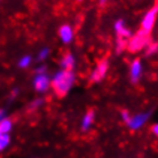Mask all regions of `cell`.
Returning a JSON list of instances; mask_svg holds the SVG:
<instances>
[{
    "label": "cell",
    "instance_id": "1",
    "mask_svg": "<svg viewBox=\"0 0 158 158\" xmlns=\"http://www.w3.org/2000/svg\"><path fill=\"white\" fill-rule=\"evenodd\" d=\"M52 88L54 89L56 95L59 96H65L71 91L76 83V73L73 70H64L60 69L51 77Z\"/></svg>",
    "mask_w": 158,
    "mask_h": 158
},
{
    "label": "cell",
    "instance_id": "2",
    "mask_svg": "<svg viewBox=\"0 0 158 158\" xmlns=\"http://www.w3.org/2000/svg\"><path fill=\"white\" fill-rule=\"evenodd\" d=\"M149 43H150L149 33L143 30H140L134 36L131 37L130 40L127 41V49L132 53H136L139 51L144 49Z\"/></svg>",
    "mask_w": 158,
    "mask_h": 158
},
{
    "label": "cell",
    "instance_id": "3",
    "mask_svg": "<svg viewBox=\"0 0 158 158\" xmlns=\"http://www.w3.org/2000/svg\"><path fill=\"white\" fill-rule=\"evenodd\" d=\"M150 116H151L150 111H143V112H139V114L132 115L131 118L128 119V122L126 123L127 127H128L131 131L141 130L147 123H148Z\"/></svg>",
    "mask_w": 158,
    "mask_h": 158
},
{
    "label": "cell",
    "instance_id": "4",
    "mask_svg": "<svg viewBox=\"0 0 158 158\" xmlns=\"http://www.w3.org/2000/svg\"><path fill=\"white\" fill-rule=\"evenodd\" d=\"M32 86L35 88V91L38 93H46V92L52 87V80L51 76L47 72L45 73H36L32 80Z\"/></svg>",
    "mask_w": 158,
    "mask_h": 158
},
{
    "label": "cell",
    "instance_id": "5",
    "mask_svg": "<svg viewBox=\"0 0 158 158\" xmlns=\"http://www.w3.org/2000/svg\"><path fill=\"white\" fill-rule=\"evenodd\" d=\"M109 70V61L108 60H102L96 64L94 70L92 71L89 76V81L91 83H100L102 81L104 77L107 76V72Z\"/></svg>",
    "mask_w": 158,
    "mask_h": 158
},
{
    "label": "cell",
    "instance_id": "6",
    "mask_svg": "<svg viewBox=\"0 0 158 158\" xmlns=\"http://www.w3.org/2000/svg\"><path fill=\"white\" fill-rule=\"evenodd\" d=\"M157 14H158V4H156L154 7L146 13V15L143 16L142 22H141V30L150 33V31L154 28L156 19H157Z\"/></svg>",
    "mask_w": 158,
    "mask_h": 158
},
{
    "label": "cell",
    "instance_id": "7",
    "mask_svg": "<svg viewBox=\"0 0 158 158\" xmlns=\"http://www.w3.org/2000/svg\"><path fill=\"white\" fill-rule=\"evenodd\" d=\"M143 75V64L140 59H134L130 64V79L131 83L138 84Z\"/></svg>",
    "mask_w": 158,
    "mask_h": 158
},
{
    "label": "cell",
    "instance_id": "8",
    "mask_svg": "<svg viewBox=\"0 0 158 158\" xmlns=\"http://www.w3.org/2000/svg\"><path fill=\"white\" fill-rule=\"evenodd\" d=\"M114 30H115V33L117 38H123V39L128 40L131 37L133 36V33L130 29L127 28L125 21L123 19H119L114 23Z\"/></svg>",
    "mask_w": 158,
    "mask_h": 158
},
{
    "label": "cell",
    "instance_id": "9",
    "mask_svg": "<svg viewBox=\"0 0 158 158\" xmlns=\"http://www.w3.org/2000/svg\"><path fill=\"white\" fill-rule=\"evenodd\" d=\"M59 38L63 44H71L75 38V31L70 24H62L59 29Z\"/></svg>",
    "mask_w": 158,
    "mask_h": 158
},
{
    "label": "cell",
    "instance_id": "10",
    "mask_svg": "<svg viewBox=\"0 0 158 158\" xmlns=\"http://www.w3.org/2000/svg\"><path fill=\"white\" fill-rule=\"evenodd\" d=\"M94 122H95L94 110H88L87 112H85V115L83 116V118L80 120V130H81V132H88L92 128Z\"/></svg>",
    "mask_w": 158,
    "mask_h": 158
},
{
    "label": "cell",
    "instance_id": "11",
    "mask_svg": "<svg viewBox=\"0 0 158 158\" xmlns=\"http://www.w3.org/2000/svg\"><path fill=\"white\" fill-rule=\"evenodd\" d=\"M60 65H61V69H64V70H73V68L76 67V57L71 53H67L62 56V59L60 61Z\"/></svg>",
    "mask_w": 158,
    "mask_h": 158
},
{
    "label": "cell",
    "instance_id": "12",
    "mask_svg": "<svg viewBox=\"0 0 158 158\" xmlns=\"http://www.w3.org/2000/svg\"><path fill=\"white\" fill-rule=\"evenodd\" d=\"M13 130V120L10 118H4L0 122V133H5V134H9L10 131Z\"/></svg>",
    "mask_w": 158,
    "mask_h": 158
},
{
    "label": "cell",
    "instance_id": "13",
    "mask_svg": "<svg viewBox=\"0 0 158 158\" xmlns=\"http://www.w3.org/2000/svg\"><path fill=\"white\" fill-rule=\"evenodd\" d=\"M31 64H32V56L28 55V54L21 56L20 60H19V62H17V65H19V68H21V69H28Z\"/></svg>",
    "mask_w": 158,
    "mask_h": 158
},
{
    "label": "cell",
    "instance_id": "14",
    "mask_svg": "<svg viewBox=\"0 0 158 158\" xmlns=\"http://www.w3.org/2000/svg\"><path fill=\"white\" fill-rule=\"evenodd\" d=\"M10 144V135L0 133V151H4Z\"/></svg>",
    "mask_w": 158,
    "mask_h": 158
},
{
    "label": "cell",
    "instance_id": "15",
    "mask_svg": "<svg viewBox=\"0 0 158 158\" xmlns=\"http://www.w3.org/2000/svg\"><path fill=\"white\" fill-rule=\"evenodd\" d=\"M51 54V49L48 47H43L40 48L38 54H37V61L38 62H45L48 59V56Z\"/></svg>",
    "mask_w": 158,
    "mask_h": 158
},
{
    "label": "cell",
    "instance_id": "16",
    "mask_svg": "<svg viewBox=\"0 0 158 158\" xmlns=\"http://www.w3.org/2000/svg\"><path fill=\"white\" fill-rule=\"evenodd\" d=\"M127 48V40L123 38H117L116 39V53L120 54L123 51H125Z\"/></svg>",
    "mask_w": 158,
    "mask_h": 158
},
{
    "label": "cell",
    "instance_id": "17",
    "mask_svg": "<svg viewBox=\"0 0 158 158\" xmlns=\"http://www.w3.org/2000/svg\"><path fill=\"white\" fill-rule=\"evenodd\" d=\"M146 49V54L148 56L149 55H154L158 52V44L157 43H149L147 45V47L144 48Z\"/></svg>",
    "mask_w": 158,
    "mask_h": 158
},
{
    "label": "cell",
    "instance_id": "18",
    "mask_svg": "<svg viewBox=\"0 0 158 158\" xmlns=\"http://www.w3.org/2000/svg\"><path fill=\"white\" fill-rule=\"evenodd\" d=\"M44 103H45V101H44V99H41V98L35 99L31 103H30L29 109H30V110H37V109H40V108L44 106Z\"/></svg>",
    "mask_w": 158,
    "mask_h": 158
},
{
    "label": "cell",
    "instance_id": "19",
    "mask_svg": "<svg viewBox=\"0 0 158 158\" xmlns=\"http://www.w3.org/2000/svg\"><path fill=\"white\" fill-rule=\"evenodd\" d=\"M131 112L128 110H126V109H124V110H122L120 111V118H122V120L125 124H126L127 122H128V119L131 118Z\"/></svg>",
    "mask_w": 158,
    "mask_h": 158
},
{
    "label": "cell",
    "instance_id": "20",
    "mask_svg": "<svg viewBox=\"0 0 158 158\" xmlns=\"http://www.w3.org/2000/svg\"><path fill=\"white\" fill-rule=\"evenodd\" d=\"M47 72V67L45 64H40L39 67L36 68V73H45Z\"/></svg>",
    "mask_w": 158,
    "mask_h": 158
},
{
    "label": "cell",
    "instance_id": "21",
    "mask_svg": "<svg viewBox=\"0 0 158 158\" xmlns=\"http://www.w3.org/2000/svg\"><path fill=\"white\" fill-rule=\"evenodd\" d=\"M151 133H152L156 138H158V123H156V124H154V125L151 126Z\"/></svg>",
    "mask_w": 158,
    "mask_h": 158
},
{
    "label": "cell",
    "instance_id": "22",
    "mask_svg": "<svg viewBox=\"0 0 158 158\" xmlns=\"http://www.w3.org/2000/svg\"><path fill=\"white\" fill-rule=\"evenodd\" d=\"M6 117H7V115H6V111H5L4 109H0V122H1L4 118H6Z\"/></svg>",
    "mask_w": 158,
    "mask_h": 158
},
{
    "label": "cell",
    "instance_id": "23",
    "mask_svg": "<svg viewBox=\"0 0 158 158\" xmlns=\"http://www.w3.org/2000/svg\"><path fill=\"white\" fill-rule=\"evenodd\" d=\"M98 2H99L100 7H104L108 4V0H98Z\"/></svg>",
    "mask_w": 158,
    "mask_h": 158
},
{
    "label": "cell",
    "instance_id": "24",
    "mask_svg": "<svg viewBox=\"0 0 158 158\" xmlns=\"http://www.w3.org/2000/svg\"><path fill=\"white\" fill-rule=\"evenodd\" d=\"M17 94H19V91H17V88L13 89V92H12V99H14L15 96H17Z\"/></svg>",
    "mask_w": 158,
    "mask_h": 158
},
{
    "label": "cell",
    "instance_id": "25",
    "mask_svg": "<svg viewBox=\"0 0 158 158\" xmlns=\"http://www.w3.org/2000/svg\"><path fill=\"white\" fill-rule=\"evenodd\" d=\"M77 1H81V0H77Z\"/></svg>",
    "mask_w": 158,
    "mask_h": 158
}]
</instances>
